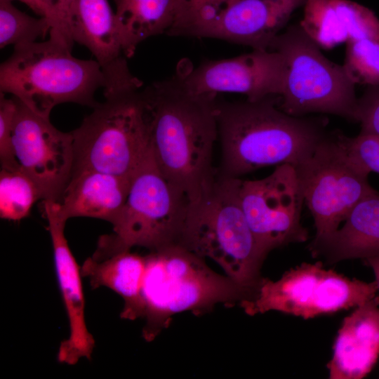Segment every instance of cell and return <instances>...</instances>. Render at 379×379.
I'll return each instance as SVG.
<instances>
[{"label":"cell","instance_id":"1","mask_svg":"<svg viewBox=\"0 0 379 379\" xmlns=\"http://www.w3.org/2000/svg\"><path fill=\"white\" fill-rule=\"evenodd\" d=\"M149 148L162 174L194 203L213 187L216 94L194 93L175 74L141 91Z\"/></svg>","mask_w":379,"mask_h":379},{"label":"cell","instance_id":"2","mask_svg":"<svg viewBox=\"0 0 379 379\" xmlns=\"http://www.w3.org/2000/svg\"><path fill=\"white\" fill-rule=\"evenodd\" d=\"M279 96L251 101H217L221 146L219 176H239L260 168L299 166L329 133L325 117H296L279 106Z\"/></svg>","mask_w":379,"mask_h":379},{"label":"cell","instance_id":"3","mask_svg":"<svg viewBox=\"0 0 379 379\" xmlns=\"http://www.w3.org/2000/svg\"><path fill=\"white\" fill-rule=\"evenodd\" d=\"M142 286V337L147 342L171 324L173 316L190 311L194 315L227 307L250 298L253 293L230 277L212 270L204 258L178 244L150 251Z\"/></svg>","mask_w":379,"mask_h":379},{"label":"cell","instance_id":"4","mask_svg":"<svg viewBox=\"0 0 379 379\" xmlns=\"http://www.w3.org/2000/svg\"><path fill=\"white\" fill-rule=\"evenodd\" d=\"M239 178L217 174L211 190L189 203L178 241L198 256L217 262L235 283L253 293L266 255L246 221L239 196Z\"/></svg>","mask_w":379,"mask_h":379},{"label":"cell","instance_id":"5","mask_svg":"<svg viewBox=\"0 0 379 379\" xmlns=\"http://www.w3.org/2000/svg\"><path fill=\"white\" fill-rule=\"evenodd\" d=\"M71 50L51 38L14 47L0 67L1 92L46 118L62 103L95 107V94L105 88V75L95 60L75 58Z\"/></svg>","mask_w":379,"mask_h":379},{"label":"cell","instance_id":"6","mask_svg":"<svg viewBox=\"0 0 379 379\" xmlns=\"http://www.w3.org/2000/svg\"><path fill=\"white\" fill-rule=\"evenodd\" d=\"M188 206L187 197L160 171L149 148L131 178L112 232L99 238L91 258L99 261L134 246L154 251L177 244Z\"/></svg>","mask_w":379,"mask_h":379},{"label":"cell","instance_id":"7","mask_svg":"<svg viewBox=\"0 0 379 379\" xmlns=\"http://www.w3.org/2000/svg\"><path fill=\"white\" fill-rule=\"evenodd\" d=\"M321 48L300 23L272 41L269 50L279 53L284 63L279 106L293 116L330 114L357 122L356 84Z\"/></svg>","mask_w":379,"mask_h":379},{"label":"cell","instance_id":"8","mask_svg":"<svg viewBox=\"0 0 379 379\" xmlns=\"http://www.w3.org/2000/svg\"><path fill=\"white\" fill-rule=\"evenodd\" d=\"M142 90L114 93L72 131V174L98 171L131 178L149 151Z\"/></svg>","mask_w":379,"mask_h":379},{"label":"cell","instance_id":"9","mask_svg":"<svg viewBox=\"0 0 379 379\" xmlns=\"http://www.w3.org/2000/svg\"><path fill=\"white\" fill-rule=\"evenodd\" d=\"M377 282L350 279L321 261L302 262L272 281L262 277L251 298L239 305L249 316L277 311L304 319L360 306L375 297Z\"/></svg>","mask_w":379,"mask_h":379},{"label":"cell","instance_id":"10","mask_svg":"<svg viewBox=\"0 0 379 379\" xmlns=\"http://www.w3.org/2000/svg\"><path fill=\"white\" fill-rule=\"evenodd\" d=\"M305 203L313 217L319 241L336 231L354 206L364 197L377 192L368 174L347 157L329 132L307 159L295 167Z\"/></svg>","mask_w":379,"mask_h":379},{"label":"cell","instance_id":"11","mask_svg":"<svg viewBox=\"0 0 379 379\" xmlns=\"http://www.w3.org/2000/svg\"><path fill=\"white\" fill-rule=\"evenodd\" d=\"M239 196L246 221L266 256L273 249L308 239V230L300 221L304 196L293 165H278L262 179H240Z\"/></svg>","mask_w":379,"mask_h":379},{"label":"cell","instance_id":"12","mask_svg":"<svg viewBox=\"0 0 379 379\" xmlns=\"http://www.w3.org/2000/svg\"><path fill=\"white\" fill-rule=\"evenodd\" d=\"M15 100L13 145L17 161L39 187L41 201H58L73 171L72 133L58 130L49 118L34 113Z\"/></svg>","mask_w":379,"mask_h":379},{"label":"cell","instance_id":"13","mask_svg":"<svg viewBox=\"0 0 379 379\" xmlns=\"http://www.w3.org/2000/svg\"><path fill=\"white\" fill-rule=\"evenodd\" d=\"M307 0H232L223 6L170 29L172 36L213 38L269 49L293 12Z\"/></svg>","mask_w":379,"mask_h":379},{"label":"cell","instance_id":"14","mask_svg":"<svg viewBox=\"0 0 379 379\" xmlns=\"http://www.w3.org/2000/svg\"><path fill=\"white\" fill-rule=\"evenodd\" d=\"M284 63L281 55L269 49H252L237 57L206 60L196 67L178 69L175 75L194 93H232L255 101L280 95Z\"/></svg>","mask_w":379,"mask_h":379},{"label":"cell","instance_id":"15","mask_svg":"<svg viewBox=\"0 0 379 379\" xmlns=\"http://www.w3.org/2000/svg\"><path fill=\"white\" fill-rule=\"evenodd\" d=\"M69 29L74 43L87 48L100 65L106 81L104 96L140 90L142 81L129 69L107 0H73Z\"/></svg>","mask_w":379,"mask_h":379},{"label":"cell","instance_id":"16","mask_svg":"<svg viewBox=\"0 0 379 379\" xmlns=\"http://www.w3.org/2000/svg\"><path fill=\"white\" fill-rule=\"evenodd\" d=\"M44 216L48 222L55 271L69 322V334L58 352L60 363L74 365L81 359H91L95 340L85 319V300L81 267L74 257L65 235L66 221L58 215L53 200H42Z\"/></svg>","mask_w":379,"mask_h":379},{"label":"cell","instance_id":"17","mask_svg":"<svg viewBox=\"0 0 379 379\" xmlns=\"http://www.w3.org/2000/svg\"><path fill=\"white\" fill-rule=\"evenodd\" d=\"M379 357V304L376 296L343 321L327 364L331 379H361Z\"/></svg>","mask_w":379,"mask_h":379},{"label":"cell","instance_id":"18","mask_svg":"<svg viewBox=\"0 0 379 379\" xmlns=\"http://www.w3.org/2000/svg\"><path fill=\"white\" fill-rule=\"evenodd\" d=\"M300 24L321 47L350 41H379V19L369 8L350 0H307Z\"/></svg>","mask_w":379,"mask_h":379},{"label":"cell","instance_id":"19","mask_svg":"<svg viewBox=\"0 0 379 379\" xmlns=\"http://www.w3.org/2000/svg\"><path fill=\"white\" fill-rule=\"evenodd\" d=\"M131 180L98 171L74 173L60 198L54 201L56 212L66 222L87 217L112 224L125 204Z\"/></svg>","mask_w":379,"mask_h":379},{"label":"cell","instance_id":"20","mask_svg":"<svg viewBox=\"0 0 379 379\" xmlns=\"http://www.w3.org/2000/svg\"><path fill=\"white\" fill-rule=\"evenodd\" d=\"M309 250L313 257L323 255L330 264L379 258V193L359 201L340 229L319 241L311 242Z\"/></svg>","mask_w":379,"mask_h":379},{"label":"cell","instance_id":"21","mask_svg":"<svg viewBox=\"0 0 379 379\" xmlns=\"http://www.w3.org/2000/svg\"><path fill=\"white\" fill-rule=\"evenodd\" d=\"M146 266L145 255L126 251L99 261L89 257L81 272L93 289L107 287L121 296L124 305L121 318L135 320L144 314L142 291Z\"/></svg>","mask_w":379,"mask_h":379},{"label":"cell","instance_id":"22","mask_svg":"<svg viewBox=\"0 0 379 379\" xmlns=\"http://www.w3.org/2000/svg\"><path fill=\"white\" fill-rule=\"evenodd\" d=\"M116 19L122 49L126 58L133 55L145 39L166 34L173 25L178 0H114Z\"/></svg>","mask_w":379,"mask_h":379},{"label":"cell","instance_id":"23","mask_svg":"<svg viewBox=\"0 0 379 379\" xmlns=\"http://www.w3.org/2000/svg\"><path fill=\"white\" fill-rule=\"evenodd\" d=\"M40 199L41 194L39 187L20 168H1V218L20 220L29 215L34 203Z\"/></svg>","mask_w":379,"mask_h":379},{"label":"cell","instance_id":"24","mask_svg":"<svg viewBox=\"0 0 379 379\" xmlns=\"http://www.w3.org/2000/svg\"><path fill=\"white\" fill-rule=\"evenodd\" d=\"M11 0H0V48L36 42L49 34L51 25L46 17L34 18L21 11Z\"/></svg>","mask_w":379,"mask_h":379},{"label":"cell","instance_id":"25","mask_svg":"<svg viewBox=\"0 0 379 379\" xmlns=\"http://www.w3.org/2000/svg\"><path fill=\"white\" fill-rule=\"evenodd\" d=\"M346 44L343 66L350 79L355 84L379 85V41L362 39Z\"/></svg>","mask_w":379,"mask_h":379},{"label":"cell","instance_id":"26","mask_svg":"<svg viewBox=\"0 0 379 379\" xmlns=\"http://www.w3.org/2000/svg\"><path fill=\"white\" fill-rule=\"evenodd\" d=\"M334 133L337 142L355 166L368 175L379 173V135L359 133L348 137L337 131Z\"/></svg>","mask_w":379,"mask_h":379},{"label":"cell","instance_id":"27","mask_svg":"<svg viewBox=\"0 0 379 379\" xmlns=\"http://www.w3.org/2000/svg\"><path fill=\"white\" fill-rule=\"evenodd\" d=\"M17 110L15 98H7L0 93V163L1 168L17 169L20 166L13 145V129Z\"/></svg>","mask_w":379,"mask_h":379},{"label":"cell","instance_id":"28","mask_svg":"<svg viewBox=\"0 0 379 379\" xmlns=\"http://www.w3.org/2000/svg\"><path fill=\"white\" fill-rule=\"evenodd\" d=\"M357 122L361 133L379 135V85L368 86L358 98Z\"/></svg>","mask_w":379,"mask_h":379},{"label":"cell","instance_id":"29","mask_svg":"<svg viewBox=\"0 0 379 379\" xmlns=\"http://www.w3.org/2000/svg\"><path fill=\"white\" fill-rule=\"evenodd\" d=\"M73 0H45L51 15V28L49 38L56 40L69 48H72V41L69 29L70 6Z\"/></svg>","mask_w":379,"mask_h":379},{"label":"cell","instance_id":"30","mask_svg":"<svg viewBox=\"0 0 379 379\" xmlns=\"http://www.w3.org/2000/svg\"><path fill=\"white\" fill-rule=\"evenodd\" d=\"M230 1L232 0H178V13L172 27L184 24L213 11Z\"/></svg>","mask_w":379,"mask_h":379},{"label":"cell","instance_id":"31","mask_svg":"<svg viewBox=\"0 0 379 379\" xmlns=\"http://www.w3.org/2000/svg\"><path fill=\"white\" fill-rule=\"evenodd\" d=\"M14 1V0H11ZM26 4L39 17H46L51 25V15L45 0H18Z\"/></svg>","mask_w":379,"mask_h":379},{"label":"cell","instance_id":"32","mask_svg":"<svg viewBox=\"0 0 379 379\" xmlns=\"http://www.w3.org/2000/svg\"><path fill=\"white\" fill-rule=\"evenodd\" d=\"M364 261L366 265H368L372 268L379 289V258H369L364 260Z\"/></svg>","mask_w":379,"mask_h":379},{"label":"cell","instance_id":"33","mask_svg":"<svg viewBox=\"0 0 379 379\" xmlns=\"http://www.w3.org/2000/svg\"><path fill=\"white\" fill-rule=\"evenodd\" d=\"M376 298H377V300H378V304H379V296H377Z\"/></svg>","mask_w":379,"mask_h":379}]
</instances>
